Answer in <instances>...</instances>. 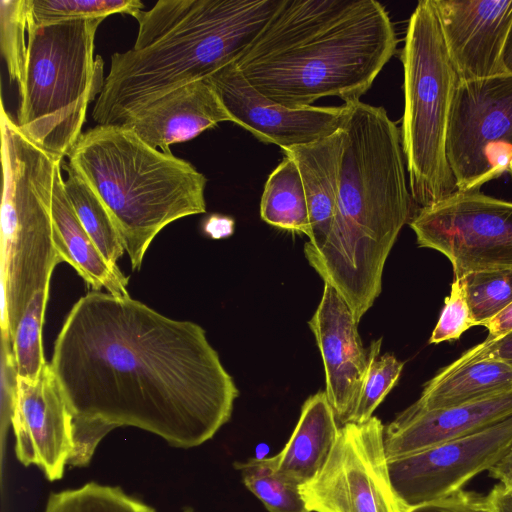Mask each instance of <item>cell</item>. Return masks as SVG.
Segmentation results:
<instances>
[{"instance_id": "obj_15", "label": "cell", "mask_w": 512, "mask_h": 512, "mask_svg": "<svg viewBox=\"0 0 512 512\" xmlns=\"http://www.w3.org/2000/svg\"><path fill=\"white\" fill-rule=\"evenodd\" d=\"M459 80L503 73L501 54L512 22V0H432Z\"/></svg>"}, {"instance_id": "obj_33", "label": "cell", "mask_w": 512, "mask_h": 512, "mask_svg": "<svg viewBox=\"0 0 512 512\" xmlns=\"http://www.w3.org/2000/svg\"><path fill=\"white\" fill-rule=\"evenodd\" d=\"M1 442L4 443L18 391V372L11 339L1 332Z\"/></svg>"}, {"instance_id": "obj_22", "label": "cell", "mask_w": 512, "mask_h": 512, "mask_svg": "<svg viewBox=\"0 0 512 512\" xmlns=\"http://www.w3.org/2000/svg\"><path fill=\"white\" fill-rule=\"evenodd\" d=\"M53 241L60 262H67L94 291L128 295L127 278L105 260L78 219L66 195L62 164L55 177L52 202Z\"/></svg>"}, {"instance_id": "obj_19", "label": "cell", "mask_w": 512, "mask_h": 512, "mask_svg": "<svg viewBox=\"0 0 512 512\" xmlns=\"http://www.w3.org/2000/svg\"><path fill=\"white\" fill-rule=\"evenodd\" d=\"M512 391V364L485 350L482 343L442 368L410 409L429 411L474 402Z\"/></svg>"}, {"instance_id": "obj_41", "label": "cell", "mask_w": 512, "mask_h": 512, "mask_svg": "<svg viewBox=\"0 0 512 512\" xmlns=\"http://www.w3.org/2000/svg\"><path fill=\"white\" fill-rule=\"evenodd\" d=\"M183 512H195V511L190 507H186V508H184Z\"/></svg>"}, {"instance_id": "obj_11", "label": "cell", "mask_w": 512, "mask_h": 512, "mask_svg": "<svg viewBox=\"0 0 512 512\" xmlns=\"http://www.w3.org/2000/svg\"><path fill=\"white\" fill-rule=\"evenodd\" d=\"M382 421L372 416L340 426L320 472L300 486L311 512H408L388 469Z\"/></svg>"}, {"instance_id": "obj_36", "label": "cell", "mask_w": 512, "mask_h": 512, "mask_svg": "<svg viewBox=\"0 0 512 512\" xmlns=\"http://www.w3.org/2000/svg\"><path fill=\"white\" fill-rule=\"evenodd\" d=\"M488 512H512V488L499 483L485 496Z\"/></svg>"}, {"instance_id": "obj_17", "label": "cell", "mask_w": 512, "mask_h": 512, "mask_svg": "<svg viewBox=\"0 0 512 512\" xmlns=\"http://www.w3.org/2000/svg\"><path fill=\"white\" fill-rule=\"evenodd\" d=\"M512 417V391L429 411L406 408L384 429L387 458L409 455L470 435Z\"/></svg>"}, {"instance_id": "obj_39", "label": "cell", "mask_w": 512, "mask_h": 512, "mask_svg": "<svg viewBox=\"0 0 512 512\" xmlns=\"http://www.w3.org/2000/svg\"><path fill=\"white\" fill-rule=\"evenodd\" d=\"M485 350L512 364V331L495 340H484L482 342Z\"/></svg>"}, {"instance_id": "obj_6", "label": "cell", "mask_w": 512, "mask_h": 512, "mask_svg": "<svg viewBox=\"0 0 512 512\" xmlns=\"http://www.w3.org/2000/svg\"><path fill=\"white\" fill-rule=\"evenodd\" d=\"M1 332L12 341L32 298L60 263L52 202L62 159L29 139L1 102Z\"/></svg>"}, {"instance_id": "obj_38", "label": "cell", "mask_w": 512, "mask_h": 512, "mask_svg": "<svg viewBox=\"0 0 512 512\" xmlns=\"http://www.w3.org/2000/svg\"><path fill=\"white\" fill-rule=\"evenodd\" d=\"M489 475L506 487L512 488V445L489 470Z\"/></svg>"}, {"instance_id": "obj_16", "label": "cell", "mask_w": 512, "mask_h": 512, "mask_svg": "<svg viewBox=\"0 0 512 512\" xmlns=\"http://www.w3.org/2000/svg\"><path fill=\"white\" fill-rule=\"evenodd\" d=\"M321 353L325 393L338 422L349 421L368 370V351L363 347L358 323L351 309L329 283L308 322Z\"/></svg>"}, {"instance_id": "obj_29", "label": "cell", "mask_w": 512, "mask_h": 512, "mask_svg": "<svg viewBox=\"0 0 512 512\" xmlns=\"http://www.w3.org/2000/svg\"><path fill=\"white\" fill-rule=\"evenodd\" d=\"M381 343V339L375 340L368 349V370L348 422L360 424L368 421L401 375L404 363L392 354L379 356Z\"/></svg>"}, {"instance_id": "obj_37", "label": "cell", "mask_w": 512, "mask_h": 512, "mask_svg": "<svg viewBox=\"0 0 512 512\" xmlns=\"http://www.w3.org/2000/svg\"><path fill=\"white\" fill-rule=\"evenodd\" d=\"M488 330L486 340L498 339L512 331V304L497 316L482 324Z\"/></svg>"}, {"instance_id": "obj_25", "label": "cell", "mask_w": 512, "mask_h": 512, "mask_svg": "<svg viewBox=\"0 0 512 512\" xmlns=\"http://www.w3.org/2000/svg\"><path fill=\"white\" fill-rule=\"evenodd\" d=\"M44 512H157L120 487L88 482L51 493Z\"/></svg>"}, {"instance_id": "obj_30", "label": "cell", "mask_w": 512, "mask_h": 512, "mask_svg": "<svg viewBox=\"0 0 512 512\" xmlns=\"http://www.w3.org/2000/svg\"><path fill=\"white\" fill-rule=\"evenodd\" d=\"M474 320L481 325L512 304V269H486L462 276Z\"/></svg>"}, {"instance_id": "obj_5", "label": "cell", "mask_w": 512, "mask_h": 512, "mask_svg": "<svg viewBox=\"0 0 512 512\" xmlns=\"http://www.w3.org/2000/svg\"><path fill=\"white\" fill-rule=\"evenodd\" d=\"M67 161L106 206L133 270L165 226L206 212V176L126 126L96 125L83 132Z\"/></svg>"}, {"instance_id": "obj_35", "label": "cell", "mask_w": 512, "mask_h": 512, "mask_svg": "<svg viewBox=\"0 0 512 512\" xmlns=\"http://www.w3.org/2000/svg\"><path fill=\"white\" fill-rule=\"evenodd\" d=\"M234 229V219L226 215L211 214L203 222L204 233L212 239L230 237L234 233Z\"/></svg>"}, {"instance_id": "obj_2", "label": "cell", "mask_w": 512, "mask_h": 512, "mask_svg": "<svg viewBox=\"0 0 512 512\" xmlns=\"http://www.w3.org/2000/svg\"><path fill=\"white\" fill-rule=\"evenodd\" d=\"M397 36L376 0H282L234 62L259 93L288 107L336 96L360 100L396 52Z\"/></svg>"}, {"instance_id": "obj_18", "label": "cell", "mask_w": 512, "mask_h": 512, "mask_svg": "<svg viewBox=\"0 0 512 512\" xmlns=\"http://www.w3.org/2000/svg\"><path fill=\"white\" fill-rule=\"evenodd\" d=\"M232 122L212 85L198 80L170 91L151 102L123 126L165 153L171 145L197 137L221 122Z\"/></svg>"}, {"instance_id": "obj_21", "label": "cell", "mask_w": 512, "mask_h": 512, "mask_svg": "<svg viewBox=\"0 0 512 512\" xmlns=\"http://www.w3.org/2000/svg\"><path fill=\"white\" fill-rule=\"evenodd\" d=\"M339 424L325 391H319L302 405L298 422L280 452L263 459L275 474L300 487L325 465L337 441Z\"/></svg>"}, {"instance_id": "obj_12", "label": "cell", "mask_w": 512, "mask_h": 512, "mask_svg": "<svg viewBox=\"0 0 512 512\" xmlns=\"http://www.w3.org/2000/svg\"><path fill=\"white\" fill-rule=\"evenodd\" d=\"M512 445V417L479 432L388 459L393 487L408 510L445 498L489 470Z\"/></svg>"}, {"instance_id": "obj_20", "label": "cell", "mask_w": 512, "mask_h": 512, "mask_svg": "<svg viewBox=\"0 0 512 512\" xmlns=\"http://www.w3.org/2000/svg\"><path fill=\"white\" fill-rule=\"evenodd\" d=\"M342 147L340 128L317 141L281 149L296 163L305 190L310 222L305 256L319 251L330 233L337 206Z\"/></svg>"}, {"instance_id": "obj_7", "label": "cell", "mask_w": 512, "mask_h": 512, "mask_svg": "<svg viewBox=\"0 0 512 512\" xmlns=\"http://www.w3.org/2000/svg\"><path fill=\"white\" fill-rule=\"evenodd\" d=\"M103 20L27 24L26 65L15 121L29 139L62 160L83 133L88 106L104 86V62L94 55Z\"/></svg>"}, {"instance_id": "obj_4", "label": "cell", "mask_w": 512, "mask_h": 512, "mask_svg": "<svg viewBox=\"0 0 512 512\" xmlns=\"http://www.w3.org/2000/svg\"><path fill=\"white\" fill-rule=\"evenodd\" d=\"M282 0H160L133 17L134 46L115 52L92 118L121 125L145 106L236 62Z\"/></svg>"}, {"instance_id": "obj_3", "label": "cell", "mask_w": 512, "mask_h": 512, "mask_svg": "<svg viewBox=\"0 0 512 512\" xmlns=\"http://www.w3.org/2000/svg\"><path fill=\"white\" fill-rule=\"evenodd\" d=\"M337 206L322 248L305 256L355 320L382 290L387 257L411 220L412 197L400 129L380 106L344 103Z\"/></svg>"}, {"instance_id": "obj_42", "label": "cell", "mask_w": 512, "mask_h": 512, "mask_svg": "<svg viewBox=\"0 0 512 512\" xmlns=\"http://www.w3.org/2000/svg\"><path fill=\"white\" fill-rule=\"evenodd\" d=\"M508 172L510 173L511 177H512V161L509 165V169H508Z\"/></svg>"}, {"instance_id": "obj_23", "label": "cell", "mask_w": 512, "mask_h": 512, "mask_svg": "<svg viewBox=\"0 0 512 512\" xmlns=\"http://www.w3.org/2000/svg\"><path fill=\"white\" fill-rule=\"evenodd\" d=\"M263 221L282 230L310 236L308 204L302 178L289 156L268 176L260 201Z\"/></svg>"}, {"instance_id": "obj_32", "label": "cell", "mask_w": 512, "mask_h": 512, "mask_svg": "<svg viewBox=\"0 0 512 512\" xmlns=\"http://www.w3.org/2000/svg\"><path fill=\"white\" fill-rule=\"evenodd\" d=\"M477 325L468 304L465 280L463 277L455 278L429 343L457 340L465 331Z\"/></svg>"}, {"instance_id": "obj_34", "label": "cell", "mask_w": 512, "mask_h": 512, "mask_svg": "<svg viewBox=\"0 0 512 512\" xmlns=\"http://www.w3.org/2000/svg\"><path fill=\"white\" fill-rule=\"evenodd\" d=\"M408 512H488L485 497L459 490L445 498L415 507Z\"/></svg>"}, {"instance_id": "obj_8", "label": "cell", "mask_w": 512, "mask_h": 512, "mask_svg": "<svg viewBox=\"0 0 512 512\" xmlns=\"http://www.w3.org/2000/svg\"><path fill=\"white\" fill-rule=\"evenodd\" d=\"M400 59L404 74L401 143L411 197L423 209L458 192L446 137L459 79L432 0L419 1L412 12Z\"/></svg>"}, {"instance_id": "obj_31", "label": "cell", "mask_w": 512, "mask_h": 512, "mask_svg": "<svg viewBox=\"0 0 512 512\" xmlns=\"http://www.w3.org/2000/svg\"><path fill=\"white\" fill-rule=\"evenodd\" d=\"M1 54L9 78L19 86L23 80L27 56L26 0H1Z\"/></svg>"}, {"instance_id": "obj_1", "label": "cell", "mask_w": 512, "mask_h": 512, "mask_svg": "<svg viewBox=\"0 0 512 512\" xmlns=\"http://www.w3.org/2000/svg\"><path fill=\"white\" fill-rule=\"evenodd\" d=\"M49 364L72 417L70 467L87 466L103 438L124 426L172 447L200 446L230 420L239 395L200 325L129 294L82 296Z\"/></svg>"}, {"instance_id": "obj_13", "label": "cell", "mask_w": 512, "mask_h": 512, "mask_svg": "<svg viewBox=\"0 0 512 512\" xmlns=\"http://www.w3.org/2000/svg\"><path fill=\"white\" fill-rule=\"evenodd\" d=\"M206 80L218 94L232 122L263 143L281 149L308 144L330 136L343 123L346 107H288L259 93L237 69L228 64Z\"/></svg>"}, {"instance_id": "obj_10", "label": "cell", "mask_w": 512, "mask_h": 512, "mask_svg": "<svg viewBox=\"0 0 512 512\" xmlns=\"http://www.w3.org/2000/svg\"><path fill=\"white\" fill-rule=\"evenodd\" d=\"M409 225L419 247L442 253L454 279L486 269H512V202L479 191L456 192L419 209Z\"/></svg>"}, {"instance_id": "obj_40", "label": "cell", "mask_w": 512, "mask_h": 512, "mask_svg": "<svg viewBox=\"0 0 512 512\" xmlns=\"http://www.w3.org/2000/svg\"><path fill=\"white\" fill-rule=\"evenodd\" d=\"M501 68L503 73L512 74V22L501 54Z\"/></svg>"}, {"instance_id": "obj_27", "label": "cell", "mask_w": 512, "mask_h": 512, "mask_svg": "<svg viewBox=\"0 0 512 512\" xmlns=\"http://www.w3.org/2000/svg\"><path fill=\"white\" fill-rule=\"evenodd\" d=\"M234 466L240 471L246 488L269 512H311L300 487L275 474L263 458H250Z\"/></svg>"}, {"instance_id": "obj_14", "label": "cell", "mask_w": 512, "mask_h": 512, "mask_svg": "<svg viewBox=\"0 0 512 512\" xmlns=\"http://www.w3.org/2000/svg\"><path fill=\"white\" fill-rule=\"evenodd\" d=\"M11 426L18 461L60 480L74 450L73 423L49 363L34 380L19 378Z\"/></svg>"}, {"instance_id": "obj_9", "label": "cell", "mask_w": 512, "mask_h": 512, "mask_svg": "<svg viewBox=\"0 0 512 512\" xmlns=\"http://www.w3.org/2000/svg\"><path fill=\"white\" fill-rule=\"evenodd\" d=\"M446 152L459 192L479 191L508 171L512 161V74L458 81L451 101Z\"/></svg>"}, {"instance_id": "obj_28", "label": "cell", "mask_w": 512, "mask_h": 512, "mask_svg": "<svg viewBox=\"0 0 512 512\" xmlns=\"http://www.w3.org/2000/svg\"><path fill=\"white\" fill-rule=\"evenodd\" d=\"M49 290L39 291L28 304L12 338L18 377L36 379L47 364L42 347V327Z\"/></svg>"}, {"instance_id": "obj_26", "label": "cell", "mask_w": 512, "mask_h": 512, "mask_svg": "<svg viewBox=\"0 0 512 512\" xmlns=\"http://www.w3.org/2000/svg\"><path fill=\"white\" fill-rule=\"evenodd\" d=\"M139 0H26L27 22L41 26L76 19L103 18L125 13L133 16L143 10Z\"/></svg>"}, {"instance_id": "obj_24", "label": "cell", "mask_w": 512, "mask_h": 512, "mask_svg": "<svg viewBox=\"0 0 512 512\" xmlns=\"http://www.w3.org/2000/svg\"><path fill=\"white\" fill-rule=\"evenodd\" d=\"M62 170L64 189L78 219L108 264L117 267L125 249L109 211L68 161H62Z\"/></svg>"}]
</instances>
